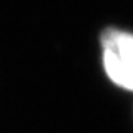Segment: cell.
Segmentation results:
<instances>
[{"label": "cell", "instance_id": "6da1fadb", "mask_svg": "<svg viewBox=\"0 0 133 133\" xmlns=\"http://www.w3.org/2000/svg\"><path fill=\"white\" fill-rule=\"evenodd\" d=\"M99 58L104 76L112 86L133 92V31L107 27L99 36Z\"/></svg>", "mask_w": 133, "mask_h": 133}]
</instances>
